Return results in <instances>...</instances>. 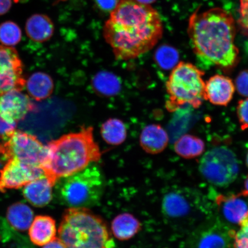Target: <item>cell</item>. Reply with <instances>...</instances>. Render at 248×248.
I'll list each match as a JSON object with an SVG mask.
<instances>
[{
    "label": "cell",
    "instance_id": "22",
    "mask_svg": "<svg viewBox=\"0 0 248 248\" xmlns=\"http://www.w3.org/2000/svg\"><path fill=\"white\" fill-rule=\"evenodd\" d=\"M7 217L9 224L16 230L25 231L32 224L33 212L27 204L17 202L9 207Z\"/></svg>",
    "mask_w": 248,
    "mask_h": 248
},
{
    "label": "cell",
    "instance_id": "7",
    "mask_svg": "<svg viewBox=\"0 0 248 248\" xmlns=\"http://www.w3.org/2000/svg\"><path fill=\"white\" fill-rule=\"evenodd\" d=\"M199 169L207 181L219 187H225L233 182L240 170L236 156L224 146L207 151L201 158Z\"/></svg>",
    "mask_w": 248,
    "mask_h": 248
},
{
    "label": "cell",
    "instance_id": "28",
    "mask_svg": "<svg viewBox=\"0 0 248 248\" xmlns=\"http://www.w3.org/2000/svg\"><path fill=\"white\" fill-rule=\"evenodd\" d=\"M239 225V230L234 232L233 248H248V213Z\"/></svg>",
    "mask_w": 248,
    "mask_h": 248
},
{
    "label": "cell",
    "instance_id": "29",
    "mask_svg": "<svg viewBox=\"0 0 248 248\" xmlns=\"http://www.w3.org/2000/svg\"><path fill=\"white\" fill-rule=\"evenodd\" d=\"M237 114L241 129H248V98L238 101Z\"/></svg>",
    "mask_w": 248,
    "mask_h": 248
},
{
    "label": "cell",
    "instance_id": "13",
    "mask_svg": "<svg viewBox=\"0 0 248 248\" xmlns=\"http://www.w3.org/2000/svg\"><path fill=\"white\" fill-rule=\"evenodd\" d=\"M53 186L45 176H42L24 186V197L33 206H46L52 200Z\"/></svg>",
    "mask_w": 248,
    "mask_h": 248
},
{
    "label": "cell",
    "instance_id": "19",
    "mask_svg": "<svg viewBox=\"0 0 248 248\" xmlns=\"http://www.w3.org/2000/svg\"><path fill=\"white\" fill-rule=\"evenodd\" d=\"M192 207L188 198L178 191H170L163 198V212L170 218L178 219L187 216L191 212Z\"/></svg>",
    "mask_w": 248,
    "mask_h": 248
},
{
    "label": "cell",
    "instance_id": "35",
    "mask_svg": "<svg viewBox=\"0 0 248 248\" xmlns=\"http://www.w3.org/2000/svg\"><path fill=\"white\" fill-rule=\"evenodd\" d=\"M43 248H66L60 238L55 237L49 243L45 245Z\"/></svg>",
    "mask_w": 248,
    "mask_h": 248
},
{
    "label": "cell",
    "instance_id": "10",
    "mask_svg": "<svg viewBox=\"0 0 248 248\" xmlns=\"http://www.w3.org/2000/svg\"><path fill=\"white\" fill-rule=\"evenodd\" d=\"M41 167L32 165L15 159H9L0 170V193L9 189L24 187L33 180L44 176Z\"/></svg>",
    "mask_w": 248,
    "mask_h": 248
},
{
    "label": "cell",
    "instance_id": "37",
    "mask_svg": "<svg viewBox=\"0 0 248 248\" xmlns=\"http://www.w3.org/2000/svg\"><path fill=\"white\" fill-rule=\"evenodd\" d=\"M135 1L145 5H150L156 1V0H135Z\"/></svg>",
    "mask_w": 248,
    "mask_h": 248
},
{
    "label": "cell",
    "instance_id": "3",
    "mask_svg": "<svg viewBox=\"0 0 248 248\" xmlns=\"http://www.w3.org/2000/svg\"><path fill=\"white\" fill-rule=\"evenodd\" d=\"M92 126L71 133L49 142L42 168L45 175L54 186L59 179L78 172L98 162L100 147L94 140Z\"/></svg>",
    "mask_w": 248,
    "mask_h": 248
},
{
    "label": "cell",
    "instance_id": "4",
    "mask_svg": "<svg viewBox=\"0 0 248 248\" xmlns=\"http://www.w3.org/2000/svg\"><path fill=\"white\" fill-rule=\"evenodd\" d=\"M66 248H112L107 226L101 217L88 208L65 211L58 230Z\"/></svg>",
    "mask_w": 248,
    "mask_h": 248
},
{
    "label": "cell",
    "instance_id": "11",
    "mask_svg": "<svg viewBox=\"0 0 248 248\" xmlns=\"http://www.w3.org/2000/svg\"><path fill=\"white\" fill-rule=\"evenodd\" d=\"M35 108L29 96L22 91L15 89L0 93V116L8 123L17 124Z\"/></svg>",
    "mask_w": 248,
    "mask_h": 248
},
{
    "label": "cell",
    "instance_id": "27",
    "mask_svg": "<svg viewBox=\"0 0 248 248\" xmlns=\"http://www.w3.org/2000/svg\"><path fill=\"white\" fill-rule=\"evenodd\" d=\"M22 32L19 26L12 21L0 24V42L2 45L13 46L21 41Z\"/></svg>",
    "mask_w": 248,
    "mask_h": 248
},
{
    "label": "cell",
    "instance_id": "6",
    "mask_svg": "<svg viewBox=\"0 0 248 248\" xmlns=\"http://www.w3.org/2000/svg\"><path fill=\"white\" fill-rule=\"evenodd\" d=\"M204 74L203 71L190 63L181 62L176 65L166 83L169 95L167 109L174 111L185 104L199 108L206 100Z\"/></svg>",
    "mask_w": 248,
    "mask_h": 248
},
{
    "label": "cell",
    "instance_id": "24",
    "mask_svg": "<svg viewBox=\"0 0 248 248\" xmlns=\"http://www.w3.org/2000/svg\"><path fill=\"white\" fill-rule=\"evenodd\" d=\"M101 134L102 138L108 144L119 145L125 141L126 128L122 120L110 119L102 124Z\"/></svg>",
    "mask_w": 248,
    "mask_h": 248
},
{
    "label": "cell",
    "instance_id": "20",
    "mask_svg": "<svg viewBox=\"0 0 248 248\" xmlns=\"http://www.w3.org/2000/svg\"><path fill=\"white\" fill-rule=\"evenodd\" d=\"M141 227L139 220L129 213L121 214L111 223L113 235L120 241L131 239L141 230Z\"/></svg>",
    "mask_w": 248,
    "mask_h": 248
},
{
    "label": "cell",
    "instance_id": "21",
    "mask_svg": "<svg viewBox=\"0 0 248 248\" xmlns=\"http://www.w3.org/2000/svg\"><path fill=\"white\" fill-rule=\"evenodd\" d=\"M26 86L30 95L36 101L49 97L54 88L51 77L41 72L33 74L26 81Z\"/></svg>",
    "mask_w": 248,
    "mask_h": 248
},
{
    "label": "cell",
    "instance_id": "40",
    "mask_svg": "<svg viewBox=\"0 0 248 248\" xmlns=\"http://www.w3.org/2000/svg\"><path fill=\"white\" fill-rule=\"evenodd\" d=\"M248 28H247V29H241V31H245V30H248Z\"/></svg>",
    "mask_w": 248,
    "mask_h": 248
},
{
    "label": "cell",
    "instance_id": "26",
    "mask_svg": "<svg viewBox=\"0 0 248 248\" xmlns=\"http://www.w3.org/2000/svg\"><path fill=\"white\" fill-rule=\"evenodd\" d=\"M179 54L177 49L167 45L158 47L155 53V60L161 69H173L179 63Z\"/></svg>",
    "mask_w": 248,
    "mask_h": 248
},
{
    "label": "cell",
    "instance_id": "5",
    "mask_svg": "<svg viewBox=\"0 0 248 248\" xmlns=\"http://www.w3.org/2000/svg\"><path fill=\"white\" fill-rule=\"evenodd\" d=\"M59 200L70 208H87L97 204L103 193L104 182L97 167H87L56 182Z\"/></svg>",
    "mask_w": 248,
    "mask_h": 248
},
{
    "label": "cell",
    "instance_id": "32",
    "mask_svg": "<svg viewBox=\"0 0 248 248\" xmlns=\"http://www.w3.org/2000/svg\"><path fill=\"white\" fill-rule=\"evenodd\" d=\"M95 2L101 10L110 14L116 7L119 0H95Z\"/></svg>",
    "mask_w": 248,
    "mask_h": 248
},
{
    "label": "cell",
    "instance_id": "18",
    "mask_svg": "<svg viewBox=\"0 0 248 248\" xmlns=\"http://www.w3.org/2000/svg\"><path fill=\"white\" fill-rule=\"evenodd\" d=\"M57 234L55 220L51 217L38 216L33 220L29 228L31 241L38 246H44L54 239Z\"/></svg>",
    "mask_w": 248,
    "mask_h": 248
},
{
    "label": "cell",
    "instance_id": "2",
    "mask_svg": "<svg viewBox=\"0 0 248 248\" xmlns=\"http://www.w3.org/2000/svg\"><path fill=\"white\" fill-rule=\"evenodd\" d=\"M188 34L195 54L203 64L225 69L236 64V29L228 11L220 8L195 11L189 18Z\"/></svg>",
    "mask_w": 248,
    "mask_h": 248
},
{
    "label": "cell",
    "instance_id": "33",
    "mask_svg": "<svg viewBox=\"0 0 248 248\" xmlns=\"http://www.w3.org/2000/svg\"><path fill=\"white\" fill-rule=\"evenodd\" d=\"M240 18L238 22L242 24L248 23V0H240Z\"/></svg>",
    "mask_w": 248,
    "mask_h": 248
},
{
    "label": "cell",
    "instance_id": "9",
    "mask_svg": "<svg viewBox=\"0 0 248 248\" xmlns=\"http://www.w3.org/2000/svg\"><path fill=\"white\" fill-rule=\"evenodd\" d=\"M23 64L13 46L0 45V93L26 87Z\"/></svg>",
    "mask_w": 248,
    "mask_h": 248
},
{
    "label": "cell",
    "instance_id": "12",
    "mask_svg": "<svg viewBox=\"0 0 248 248\" xmlns=\"http://www.w3.org/2000/svg\"><path fill=\"white\" fill-rule=\"evenodd\" d=\"M235 88L230 78L217 74L205 83L206 100L217 106H227L233 97Z\"/></svg>",
    "mask_w": 248,
    "mask_h": 248
},
{
    "label": "cell",
    "instance_id": "16",
    "mask_svg": "<svg viewBox=\"0 0 248 248\" xmlns=\"http://www.w3.org/2000/svg\"><path fill=\"white\" fill-rule=\"evenodd\" d=\"M234 232L226 231L221 226H214L201 232L195 241L194 248H229Z\"/></svg>",
    "mask_w": 248,
    "mask_h": 248
},
{
    "label": "cell",
    "instance_id": "1",
    "mask_svg": "<svg viewBox=\"0 0 248 248\" xmlns=\"http://www.w3.org/2000/svg\"><path fill=\"white\" fill-rule=\"evenodd\" d=\"M117 60H133L150 51L162 38L163 27L157 11L135 0H119L103 30Z\"/></svg>",
    "mask_w": 248,
    "mask_h": 248
},
{
    "label": "cell",
    "instance_id": "34",
    "mask_svg": "<svg viewBox=\"0 0 248 248\" xmlns=\"http://www.w3.org/2000/svg\"><path fill=\"white\" fill-rule=\"evenodd\" d=\"M12 4V0H0V16L8 13Z\"/></svg>",
    "mask_w": 248,
    "mask_h": 248
},
{
    "label": "cell",
    "instance_id": "31",
    "mask_svg": "<svg viewBox=\"0 0 248 248\" xmlns=\"http://www.w3.org/2000/svg\"><path fill=\"white\" fill-rule=\"evenodd\" d=\"M16 125L17 124L8 123L0 116V138L7 139L15 131Z\"/></svg>",
    "mask_w": 248,
    "mask_h": 248
},
{
    "label": "cell",
    "instance_id": "36",
    "mask_svg": "<svg viewBox=\"0 0 248 248\" xmlns=\"http://www.w3.org/2000/svg\"><path fill=\"white\" fill-rule=\"evenodd\" d=\"M244 188H245L244 190L243 191V193H242L241 194L242 195H243V196L248 197V175L246 180V181H245Z\"/></svg>",
    "mask_w": 248,
    "mask_h": 248
},
{
    "label": "cell",
    "instance_id": "39",
    "mask_svg": "<svg viewBox=\"0 0 248 248\" xmlns=\"http://www.w3.org/2000/svg\"><path fill=\"white\" fill-rule=\"evenodd\" d=\"M244 35L245 36H247V37H248V30L247 31V32H245V33H244Z\"/></svg>",
    "mask_w": 248,
    "mask_h": 248
},
{
    "label": "cell",
    "instance_id": "38",
    "mask_svg": "<svg viewBox=\"0 0 248 248\" xmlns=\"http://www.w3.org/2000/svg\"><path fill=\"white\" fill-rule=\"evenodd\" d=\"M246 163H247V165L248 167V153H247V155Z\"/></svg>",
    "mask_w": 248,
    "mask_h": 248
},
{
    "label": "cell",
    "instance_id": "30",
    "mask_svg": "<svg viewBox=\"0 0 248 248\" xmlns=\"http://www.w3.org/2000/svg\"><path fill=\"white\" fill-rule=\"evenodd\" d=\"M235 85L241 95L248 97V69L241 71L235 79Z\"/></svg>",
    "mask_w": 248,
    "mask_h": 248
},
{
    "label": "cell",
    "instance_id": "23",
    "mask_svg": "<svg viewBox=\"0 0 248 248\" xmlns=\"http://www.w3.org/2000/svg\"><path fill=\"white\" fill-rule=\"evenodd\" d=\"M205 149L202 140L191 135H183L174 144L175 153L185 159L201 156Z\"/></svg>",
    "mask_w": 248,
    "mask_h": 248
},
{
    "label": "cell",
    "instance_id": "15",
    "mask_svg": "<svg viewBox=\"0 0 248 248\" xmlns=\"http://www.w3.org/2000/svg\"><path fill=\"white\" fill-rule=\"evenodd\" d=\"M169 140V136L165 130L157 124L145 126L140 137L141 147L150 154L162 153L168 145Z\"/></svg>",
    "mask_w": 248,
    "mask_h": 248
},
{
    "label": "cell",
    "instance_id": "25",
    "mask_svg": "<svg viewBox=\"0 0 248 248\" xmlns=\"http://www.w3.org/2000/svg\"><path fill=\"white\" fill-rule=\"evenodd\" d=\"M95 91L105 97H111L119 93L121 89L120 80L114 74L102 71L93 79Z\"/></svg>",
    "mask_w": 248,
    "mask_h": 248
},
{
    "label": "cell",
    "instance_id": "17",
    "mask_svg": "<svg viewBox=\"0 0 248 248\" xmlns=\"http://www.w3.org/2000/svg\"><path fill=\"white\" fill-rule=\"evenodd\" d=\"M54 30L53 21L46 15H33L27 20L26 24L28 37L35 42L48 41L53 35Z\"/></svg>",
    "mask_w": 248,
    "mask_h": 248
},
{
    "label": "cell",
    "instance_id": "14",
    "mask_svg": "<svg viewBox=\"0 0 248 248\" xmlns=\"http://www.w3.org/2000/svg\"><path fill=\"white\" fill-rule=\"evenodd\" d=\"M241 196V194L229 196L219 195L217 198V203L223 216L232 224L239 225L248 213V204Z\"/></svg>",
    "mask_w": 248,
    "mask_h": 248
},
{
    "label": "cell",
    "instance_id": "8",
    "mask_svg": "<svg viewBox=\"0 0 248 248\" xmlns=\"http://www.w3.org/2000/svg\"><path fill=\"white\" fill-rule=\"evenodd\" d=\"M46 153V145H43L36 136L17 130L0 143V154L6 159H15L41 167Z\"/></svg>",
    "mask_w": 248,
    "mask_h": 248
}]
</instances>
